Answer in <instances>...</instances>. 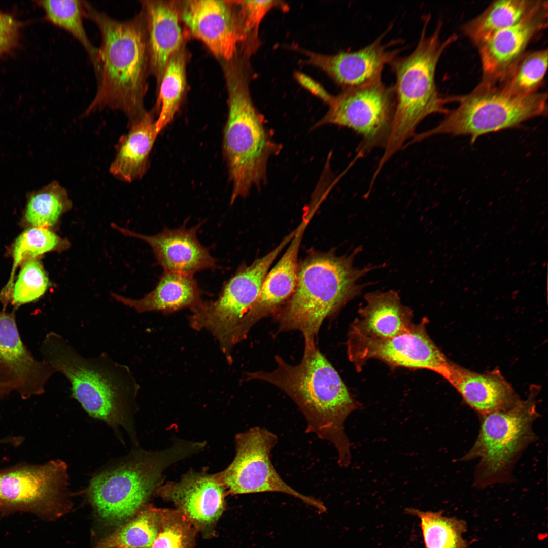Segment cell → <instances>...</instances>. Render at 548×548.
Masks as SVG:
<instances>
[{
	"label": "cell",
	"instance_id": "cell-1",
	"mask_svg": "<svg viewBox=\"0 0 548 548\" xmlns=\"http://www.w3.org/2000/svg\"><path fill=\"white\" fill-rule=\"evenodd\" d=\"M276 368L246 374L248 380L269 383L284 392L296 404L306 422V433L331 442L338 454V463H350V443L344 428L347 417L359 407L339 374L316 345L304 339L300 362L295 365L281 356L275 357Z\"/></svg>",
	"mask_w": 548,
	"mask_h": 548
},
{
	"label": "cell",
	"instance_id": "cell-2",
	"mask_svg": "<svg viewBox=\"0 0 548 548\" xmlns=\"http://www.w3.org/2000/svg\"><path fill=\"white\" fill-rule=\"evenodd\" d=\"M85 17L101 35L95 66L97 89L84 115L104 108L122 111L130 126L148 113L144 105L150 73L144 14L126 20L113 18L84 1Z\"/></svg>",
	"mask_w": 548,
	"mask_h": 548
},
{
	"label": "cell",
	"instance_id": "cell-3",
	"mask_svg": "<svg viewBox=\"0 0 548 548\" xmlns=\"http://www.w3.org/2000/svg\"><path fill=\"white\" fill-rule=\"evenodd\" d=\"M42 360L71 384L72 397L91 417L106 423L122 442L124 430L136 444L134 416L139 385L127 365L105 353L85 357L59 334L47 333L41 344Z\"/></svg>",
	"mask_w": 548,
	"mask_h": 548
},
{
	"label": "cell",
	"instance_id": "cell-4",
	"mask_svg": "<svg viewBox=\"0 0 548 548\" xmlns=\"http://www.w3.org/2000/svg\"><path fill=\"white\" fill-rule=\"evenodd\" d=\"M358 248L350 255L314 252L298 264L296 285L273 314L280 332L298 331L315 340L323 321L336 314L363 289L359 280L374 269L354 266Z\"/></svg>",
	"mask_w": 548,
	"mask_h": 548
},
{
	"label": "cell",
	"instance_id": "cell-5",
	"mask_svg": "<svg viewBox=\"0 0 548 548\" xmlns=\"http://www.w3.org/2000/svg\"><path fill=\"white\" fill-rule=\"evenodd\" d=\"M430 16H425L420 37L413 52L396 57L390 63L395 76L393 86L395 106L391 130L383 154L376 169L383 166L405 142L412 139L419 124L433 114H447V98L439 93L435 82L437 64L446 49L457 39L454 33L444 40L440 38L442 23L438 21L434 31L427 35Z\"/></svg>",
	"mask_w": 548,
	"mask_h": 548
},
{
	"label": "cell",
	"instance_id": "cell-6",
	"mask_svg": "<svg viewBox=\"0 0 548 548\" xmlns=\"http://www.w3.org/2000/svg\"><path fill=\"white\" fill-rule=\"evenodd\" d=\"M244 64L242 60L230 63L226 71L228 113L223 152L232 183V203L265 182L268 159L281 150L252 101Z\"/></svg>",
	"mask_w": 548,
	"mask_h": 548
},
{
	"label": "cell",
	"instance_id": "cell-7",
	"mask_svg": "<svg viewBox=\"0 0 548 548\" xmlns=\"http://www.w3.org/2000/svg\"><path fill=\"white\" fill-rule=\"evenodd\" d=\"M202 448L201 442H180L161 451L132 450L93 476L85 490L88 500L108 524L125 523L162 484L167 467Z\"/></svg>",
	"mask_w": 548,
	"mask_h": 548
},
{
	"label": "cell",
	"instance_id": "cell-8",
	"mask_svg": "<svg viewBox=\"0 0 548 548\" xmlns=\"http://www.w3.org/2000/svg\"><path fill=\"white\" fill-rule=\"evenodd\" d=\"M447 99L458 106L449 110L436 126L415 134L407 146L438 134L469 135L473 144L481 135L516 128L547 113L546 92L515 96L504 93L496 85L481 82L467 94Z\"/></svg>",
	"mask_w": 548,
	"mask_h": 548
},
{
	"label": "cell",
	"instance_id": "cell-9",
	"mask_svg": "<svg viewBox=\"0 0 548 548\" xmlns=\"http://www.w3.org/2000/svg\"><path fill=\"white\" fill-rule=\"evenodd\" d=\"M539 389L532 386L527 398L507 410L480 415L478 436L463 461L478 459L474 485L483 489L511 479L512 468L523 451L536 439L533 424Z\"/></svg>",
	"mask_w": 548,
	"mask_h": 548
},
{
	"label": "cell",
	"instance_id": "cell-10",
	"mask_svg": "<svg viewBox=\"0 0 548 548\" xmlns=\"http://www.w3.org/2000/svg\"><path fill=\"white\" fill-rule=\"evenodd\" d=\"M296 233L292 231L272 250L249 265L242 264L226 281L218 297L203 301L191 310L188 317L190 327L206 330L217 341L229 364L232 362L233 347L244 340V322L259 294L269 268Z\"/></svg>",
	"mask_w": 548,
	"mask_h": 548
},
{
	"label": "cell",
	"instance_id": "cell-11",
	"mask_svg": "<svg viewBox=\"0 0 548 548\" xmlns=\"http://www.w3.org/2000/svg\"><path fill=\"white\" fill-rule=\"evenodd\" d=\"M328 109L314 128L327 124L349 128L361 138L357 158L373 149L385 148L388 141L394 116L395 99L393 86L382 79L362 86L343 89L330 95Z\"/></svg>",
	"mask_w": 548,
	"mask_h": 548
},
{
	"label": "cell",
	"instance_id": "cell-12",
	"mask_svg": "<svg viewBox=\"0 0 548 548\" xmlns=\"http://www.w3.org/2000/svg\"><path fill=\"white\" fill-rule=\"evenodd\" d=\"M235 455L230 464L217 473L232 495L278 492L298 498L320 513L326 512L323 502L304 495L280 476L270 459L277 436L265 428L254 427L235 436Z\"/></svg>",
	"mask_w": 548,
	"mask_h": 548
},
{
	"label": "cell",
	"instance_id": "cell-13",
	"mask_svg": "<svg viewBox=\"0 0 548 548\" xmlns=\"http://www.w3.org/2000/svg\"><path fill=\"white\" fill-rule=\"evenodd\" d=\"M67 465L54 459L0 469V509L62 512L68 508Z\"/></svg>",
	"mask_w": 548,
	"mask_h": 548
},
{
	"label": "cell",
	"instance_id": "cell-14",
	"mask_svg": "<svg viewBox=\"0 0 548 548\" xmlns=\"http://www.w3.org/2000/svg\"><path fill=\"white\" fill-rule=\"evenodd\" d=\"M427 320L413 323L401 333L387 338H373L348 333V358L357 369L371 359L393 367L428 369L446 376L451 363L426 331Z\"/></svg>",
	"mask_w": 548,
	"mask_h": 548
},
{
	"label": "cell",
	"instance_id": "cell-15",
	"mask_svg": "<svg viewBox=\"0 0 548 548\" xmlns=\"http://www.w3.org/2000/svg\"><path fill=\"white\" fill-rule=\"evenodd\" d=\"M180 7L181 20L188 30L220 59L231 61L239 44H246L235 1L191 0Z\"/></svg>",
	"mask_w": 548,
	"mask_h": 548
},
{
	"label": "cell",
	"instance_id": "cell-16",
	"mask_svg": "<svg viewBox=\"0 0 548 548\" xmlns=\"http://www.w3.org/2000/svg\"><path fill=\"white\" fill-rule=\"evenodd\" d=\"M155 493L171 502L203 536L213 535L225 508L226 488L217 473L190 471L178 482L161 485Z\"/></svg>",
	"mask_w": 548,
	"mask_h": 548
},
{
	"label": "cell",
	"instance_id": "cell-17",
	"mask_svg": "<svg viewBox=\"0 0 548 548\" xmlns=\"http://www.w3.org/2000/svg\"><path fill=\"white\" fill-rule=\"evenodd\" d=\"M52 367L37 359L20 336L14 312L0 311V382L24 399L43 394L55 373Z\"/></svg>",
	"mask_w": 548,
	"mask_h": 548
},
{
	"label": "cell",
	"instance_id": "cell-18",
	"mask_svg": "<svg viewBox=\"0 0 548 548\" xmlns=\"http://www.w3.org/2000/svg\"><path fill=\"white\" fill-rule=\"evenodd\" d=\"M387 31L374 41L357 51L324 54L295 48L305 56L304 64L320 69L343 89L358 87L382 79L386 64L398 56L401 48L389 49L399 42L383 43Z\"/></svg>",
	"mask_w": 548,
	"mask_h": 548
},
{
	"label": "cell",
	"instance_id": "cell-19",
	"mask_svg": "<svg viewBox=\"0 0 548 548\" xmlns=\"http://www.w3.org/2000/svg\"><path fill=\"white\" fill-rule=\"evenodd\" d=\"M548 3L544 1L530 14L476 46L483 76L480 82L496 84L525 52L529 44L546 28Z\"/></svg>",
	"mask_w": 548,
	"mask_h": 548
},
{
	"label": "cell",
	"instance_id": "cell-20",
	"mask_svg": "<svg viewBox=\"0 0 548 548\" xmlns=\"http://www.w3.org/2000/svg\"><path fill=\"white\" fill-rule=\"evenodd\" d=\"M186 221L179 228H164L154 235H146L121 227L115 223L111 226L122 234L143 240L151 247L158 264L165 271L193 276L204 269H215L216 260L197 237L201 223L190 228Z\"/></svg>",
	"mask_w": 548,
	"mask_h": 548
},
{
	"label": "cell",
	"instance_id": "cell-21",
	"mask_svg": "<svg viewBox=\"0 0 548 548\" xmlns=\"http://www.w3.org/2000/svg\"><path fill=\"white\" fill-rule=\"evenodd\" d=\"M304 217L296 228L294 236L284 253L272 268L268 272L259 294L243 326L245 339L251 328L260 320L274 314L288 299L296 282L298 256L301 242L310 219Z\"/></svg>",
	"mask_w": 548,
	"mask_h": 548
},
{
	"label": "cell",
	"instance_id": "cell-22",
	"mask_svg": "<svg viewBox=\"0 0 548 548\" xmlns=\"http://www.w3.org/2000/svg\"><path fill=\"white\" fill-rule=\"evenodd\" d=\"M147 31L149 70L159 85L170 58L183 47L180 4L142 1Z\"/></svg>",
	"mask_w": 548,
	"mask_h": 548
},
{
	"label": "cell",
	"instance_id": "cell-23",
	"mask_svg": "<svg viewBox=\"0 0 548 548\" xmlns=\"http://www.w3.org/2000/svg\"><path fill=\"white\" fill-rule=\"evenodd\" d=\"M445 379L479 416L507 410L521 399L499 371L478 373L452 361Z\"/></svg>",
	"mask_w": 548,
	"mask_h": 548
},
{
	"label": "cell",
	"instance_id": "cell-24",
	"mask_svg": "<svg viewBox=\"0 0 548 548\" xmlns=\"http://www.w3.org/2000/svg\"><path fill=\"white\" fill-rule=\"evenodd\" d=\"M365 305L348 333L373 338H387L406 330L413 323L411 309L402 304L394 290L376 291L364 296Z\"/></svg>",
	"mask_w": 548,
	"mask_h": 548
},
{
	"label": "cell",
	"instance_id": "cell-25",
	"mask_svg": "<svg viewBox=\"0 0 548 548\" xmlns=\"http://www.w3.org/2000/svg\"><path fill=\"white\" fill-rule=\"evenodd\" d=\"M201 295L193 276L165 271L154 289L141 299L111 293L116 301L139 313L157 311L165 315L185 309L190 311L195 309L203 302Z\"/></svg>",
	"mask_w": 548,
	"mask_h": 548
},
{
	"label": "cell",
	"instance_id": "cell-26",
	"mask_svg": "<svg viewBox=\"0 0 548 548\" xmlns=\"http://www.w3.org/2000/svg\"><path fill=\"white\" fill-rule=\"evenodd\" d=\"M129 127L116 145V155L110 168L115 177L127 182L141 179L146 173L150 152L159 134L150 112Z\"/></svg>",
	"mask_w": 548,
	"mask_h": 548
},
{
	"label": "cell",
	"instance_id": "cell-27",
	"mask_svg": "<svg viewBox=\"0 0 548 548\" xmlns=\"http://www.w3.org/2000/svg\"><path fill=\"white\" fill-rule=\"evenodd\" d=\"M543 0L493 1L478 16L464 24V34L477 46L499 32L520 22Z\"/></svg>",
	"mask_w": 548,
	"mask_h": 548
},
{
	"label": "cell",
	"instance_id": "cell-28",
	"mask_svg": "<svg viewBox=\"0 0 548 548\" xmlns=\"http://www.w3.org/2000/svg\"><path fill=\"white\" fill-rule=\"evenodd\" d=\"M163 509L144 505L94 548H151L162 524Z\"/></svg>",
	"mask_w": 548,
	"mask_h": 548
},
{
	"label": "cell",
	"instance_id": "cell-29",
	"mask_svg": "<svg viewBox=\"0 0 548 548\" xmlns=\"http://www.w3.org/2000/svg\"><path fill=\"white\" fill-rule=\"evenodd\" d=\"M187 54L184 46L170 58L158 85L157 108L159 116L156 120L159 133L173 120L180 109L185 95Z\"/></svg>",
	"mask_w": 548,
	"mask_h": 548
},
{
	"label": "cell",
	"instance_id": "cell-30",
	"mask_svg": "<svg viewBox=\"0 0 548 548\" xmlns=\"http://www.w3.org/2000/svg\"><path fill=\"white\" fill-rule=\"evenodd\" d=\"M70 245L67 239L61 238L47 228L32 227L22 232L14 243L10 277L0 293V301L4 307L7 305L14 282L15 272L20 264L49 252L66 250Z\"/></svg>",
	"mask_w": 548,
	"mask_h": 548
},
{
	"label": "cell",
	"instance_id": "cell-31",
	"mask_svg": "<svg viewBox=\"0 0 548 548\" xmlns=\"http://www.w3.org/2000/svg\"><path fill=\"white\" fill-rule=\"evenodd\" d=\"M547 64V49L525 52L495 85L512 95L536 93L543 83Z\"/></svg>",
	"mask_w": 548,
	"mask_h": 548
},
{
	"label": "cell",
	"instance_id": "cell-32",
	"mask_svg": "<svg viewBox=\"0 0 548 548\" xmlns=\"http://www.w3.org/2000/svg\"><path fill=\"white\" fill-rule=\"evenodd\" d=\"M72 207L66 190L54 181L28 195L24 218L32 227L48 228Z\"/></svg>",
	"mask_w": 548,
	"mask_h": 548
},
{
	"label": "cell",
	"instance_id": "cell-33",
	"mask_svg": "<svg viewBox=\"0 0 548 548\" xmlns=\"http://www.w3.org/2000/svg\"><path fill=\"white\" fill-rule=\"evenodd\" d=\"M407 513L419 517L426 548H468L462 535L467 530L466 522L447 517L443 511H422L407 508Z\"/></svg>",
	"mask_w": 548,
	"mask_h": 548
},
{
	"label": "cell",
	"instance_id": "cell-34",
	"mask_svg": "<svg viewBox=\"0 0 548 548\" xmlns=\"http://www.w3.org/2000/svg\"><path fill=\"white\" fill-rule=\"evenodd\" d=\"M40 4L49 21L67 31L80 42L94 68L97 60L98 49L90 41L84 26V1L46 0L40 1Z\"/></svg>",
	"mask_w": 548,
	"mask_h": 548
},
{
	"label": "cell",
	"instance_id": "cell-35",
	"mask_svg": "<svg viewBox=\"0 0 548 548\" xmlns=\"http://www.w3.org/2000/svg\"><path fill=\"white\" fill-rule=\"evenodd\" d=\"M49 284L48 277L41 262L37 258L28 260L22 264L14 282L8 304L11 303L17 309L36 301L43 296Z\"/></svg>",
	"mask_w": 548,
	"mask_h": 548
},
{
	"label": "cell",
	"instance_id": "cell-36",
	"mask_svg": "<svg viewBox=\"0 0 548 548\" xmlns=\"http://www.w3.org/2000/svg\"><path fill=\"white\" fill-rule=\"evenodd\" d=\"M197 532L180 511L163 509L162 524L151 548H195Z\"/></svg>",
	"mask_w": 548,
	"mask_h": 548
},
{
	"label": "cell",
	"instance_id": "cell-37",
	"mask_svg": "<svg viewBox=\"0 0 548 548\" xmlns=\"http://www.w3.org/2000/svg\"><path fill=\"white\" fill-rule=\"evenodd\" d=\"M241 18L247 45L257 47L258 29L265 15L273 8L287 11L288 5L279 1H235Z\"/></svg>",
	"mask_w": 548,
	"mask_h": 548
},
{
	"label": "cell",
	"instance_id": "cell-38",
	"mask_svg": "<svg viewBox=\"0 0 548 548\" xmlns=\"http://www.w3.org/2000/svg\"><path fill=\"white\" fill-rule=\"evenodd\" d=\"M18 26L10 15L0 12V53L11 49L16 43Z\"/></svg>",
	"mask_w": 548,
	"mask_h": 548
},
{
	"label": "cell",
	"instance_id": "cell-39",
	"mask_svg": "<svg viewBox=\"0 0 548 548\" xmlns=\"http://www.w3.org/2000/svg\"><path fill=\"white\" fill-rule=\"evenodd\" d=\"M12 390L7 386L0 382V401L7 397Z\"/></svg>",
	"mask_w": 548,
	"mask_h": 548
}]
</instances>
